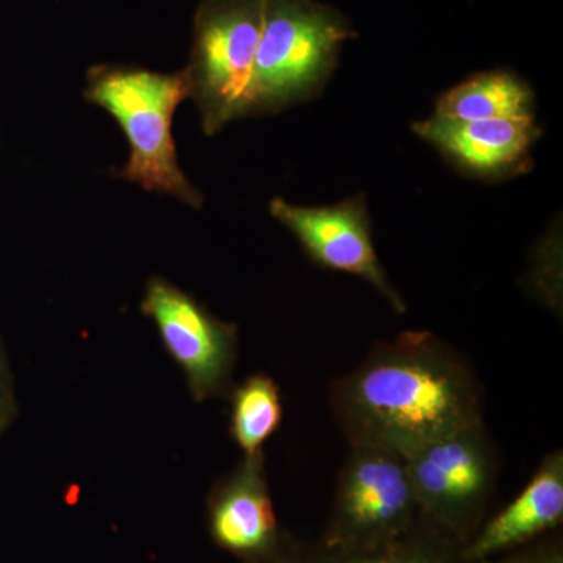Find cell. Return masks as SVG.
<instances>
[{
  "instance_id": "cell-5",
  "label": "cell",
  "mask_w": 563,
  "mask_h": 563,
  "mask_svg": "<svg viewBox=\"0 0 563 563\" xmlns=\"http://www.w3.org/2000/svg\"><path fill=\"white\" fill-rule=\"evenodd\" d=\"M420 512L406 457L352 448L340 474L329 544L335 550H369L402 539Z\"/></svg>"
},
{
  "instance_id": "cell-3",
  "label": "cell",
  "mask_w": 563,
  "mask_h": 563,
  "mask_svg": "<svg viewBox=\"0 0 563 563\" xmlns=\"http://www.w3.org/2000/svg\"><path fill=\"white\" fill-rule=\"evenodd\" d=\"M350 22L314 0H262V31L255 55L247 113H277L320 95Z\"/></svg>"
},
{
  "instance_id": "cell-2",
  "label": "cell",
  "mask_w": 563,
  "mask_h": 563,
  "mask_svg": "<svg viewBox=\"0 0 563 563\" xmlns=\"http://www.w3.org/2000/svg\"><path fill=\"white\" fill-rule=\"evenodd\" d=\"M188 98L190 81L185 70L166 74L99 65L87 74L85 99L118 121L131 150L117 177L201 209L203 196L181 172L173 136L174 114Z\"/></svg>"
},
{
  "instance_id": "cell-12",
  "label": "cell",
  "mask_w": 563,
  "mask_h": 563,
  "mask_svg": "<svg viewBox=\"0 0 563 563\" xmlns=\"http://www.w3.org/2000/svg\"><path fill=\"white\" fill-rule=\"evenodd\" d=\"M435 114L457 121H533L536 96L517 74L492 70L444 92Z\"/></svg>"
},
{
  "instance_id": "cell-15",
  "label": "cell",
  "mask_w": 563,
  "mask_h": 563,
  "mask_svg": "<svg viewBox=\"0 0 563 563\" xmlns=\"http://www.w3.org/2000/svg\"><path fill=\"white\" fill-rule=\"evenodd\" d=\"M18 402L14 395L13 376H11L5 351L0 343V439L16 420Z\"/></svg>"
},
{
  "instance_id": "cell-4",
  "label": "cell",
  "mask_w": 563,
  "mask_h": 563,
  "mask_svg": "<svg viewBox=\"0 0 563 563\" xmlns=\"http://www.w3.org/2000/svg\"><path fill=\"white\" fill-rule=\"evenodd\" d=\"M262 31V0H203L185 68L202 129L214 135L246 117Z\"/></svg>"
},
{
  "instance_id": "cell-7",
  "label": "cell",
  "mask_w": 563,
  "mask_h": 563,
  "mask_svg": "<svg viewBox=\"0 0 563 563\" xmlns=\"http://www.w3.org/2000/svg\"><path fill=\"white\" fill-rule=\"evenodd\" d=\"M406 462L420 512L450 529L479 512L495 483V451L483 422L426 444Z\"/></svg>"
},
{
  "instance_id": "cell-13",
  "label": "cell",
  "mask_w": 563,
  "mask_h": 563,
  "mask_svg": "<svg viewBox=\"0 0 563 563\" xmlns=\"http://www.w3.org/2000/svg\"><path fill=\"white\" fill-rule=\"evenodd\" d=\"M231 435L244 455L262 453L279 429L284 409L279 387L269 376L254 374L231 391Z\"/></svg>"
},
{
  "instance_id": "cell-11",
  "label": "cell",
  "mask_w": 563,
  "mask_h": 563,
  "mask_svg": "<svg viewBox=\"0 0 563 563\" xmlns=\"http://www.w3.org/2000/svg\"><path fill=\"white\" fill-rule=\"evenodd\" d=\"M562 517L563 455L553 453L544 459L521 495L462 551V558L472 563L484 561L554 528Z\"/></svg>"
},
{
  "instance_id": "cell-9",
  "label": "cell",
  "mask_w": 563,
  "mask_h": 563,
  "mask_svg": "<svg viewBox=\"0 0 563 563\" xmlns=\"http://www.w3.org/2000/svg\"><path fill=\"white\" fill-rule=\"evenodd\" d=\"M263 462V453L244 455L214 485L207 506L213 542L250 563L269 561L280 551L279 525Z\"/></svg>"
},
{
  "instance_id": "cell-6",
  "label": "cell",
  "mask_w": 563,
  "mask_h": 563,
  "mask_svg": "<svg viewBox=\"0 0 563 563\" xmlns=\"http://www.w3.org/2000/svg\"><path fill=\"white\" fill-rule=\"evenodd\" d=\"M141 313L154 322L195 401H210L232 391L239 354L235 324L221 321L190 292L158 276L147 282Z\"/></svg>"
},
{
  "instance_id": "cell-14",
  "label": "cell",
  "mask_w": 563,
  "mask_h": 563,
  "mask_svg": "<svg viewBox=\"0 0 563 563\" xmlns=\"http://www.w3.org/2000/svg\"><path fill=\"white\" fill-rule=\"evenodd\" d=\"M339 553L322 561L295 562L285 559L280 551L269 561L262 563H450L443 555L429 548L406 544L401 539L384 547L369 548V550H336Z\"/></svg>"
},
{
  "instance_id": "cell-8",
  "label": "cell",
  "mask_w": 563,
  "mask_h": 563,
  "mask_svg": "<svg viewBox=\"0 0 563 563\" xmlns=\"http://www.w3.org/2000/svg\"><path fill=\"white\" fill-rule=\"evenodd\" d=\"M269 213L290 229L303 251L318 265L362 277L391 303L406 310L401 296L387 279L372 236V222L363 196L325 207L292 206L277 198Z\"/></svg>"
},
{
  "instance_id": "cell-16",
  "label": "cell",
  "mask_w": 563,
  "mask_h": 563,
  "mask_svg": "<svg viewBox=\"0 0 563 563\" xmlns=\"http://www.w3.org/2000/svg\"><path fill=\"white\" fill-rule=\"evenodd\" d=\"M512 563H563V559L558 551H542V553L529 555V558Z\"/></svg>"
},
{
  "instance_id": "cell-1",
  "label": "cell",
  "mask_w": 563,
  "mask_h": 563,
  "mask_svg": "<svg viewBox=\"0 0 563 563\" xmlns=\"http://www.w3.org/2000/svg\"><path fill=\"white\" fill-rule=\"evenodd\" d=\"M331 406L352 448L402 457L483 422V396L472 369L428 332H404L380 344L333 384Z\"/></svg>"
},
{
  "instance_id": "cell-10",
  "label": "cell",
  "mask_w": 563,
  "mask_h": 563,
  "mask_svg": "<svg viewBox=\"0 0 563 563\" xmlns=\"http://www.w3.org/2000/svg\"><path fill=\"white\" fill-rule=\"evenodd\" d=\"M413 131L462 172L487 179L528 168L529 152L540 136L536 121H457L439 114L415 122Z\"/></svg>"
}]
</instances>
